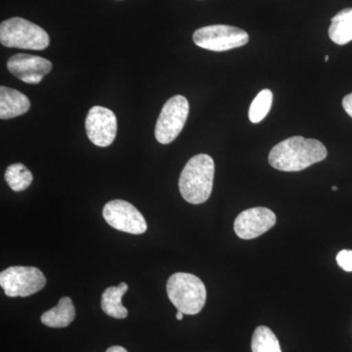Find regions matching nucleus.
Returning a JSON list of instances; mask_svg holds the SVG:
<instances>
[{"label": "nucleus", "mask_w": 352, "mask_h": 352, "mask_svg": "<svg viewBox=\"0 0 352 352\" xmlns=\"http://www.w3.org/2000/svg\"><path fill=\"white\" fill-rule=\"evenodd\" d=\"M328 152L325 145L316 139L293 136L285 139L271 149L268 161L278 170L294 173L324 161Z\"/></svg>", "instance_id": "obj_1"}, {"label": "nucleus", "mask_w": 352, "mask_h": 352, "mask_svg": "<svg viewBox=\"0 0 352 352\" xmlns=\"http://www.w3.org/2000/svg\"><path fill=\"white\" fill-rule=\"evenodd\" d=\"M214 162L207 154L196 155L189 160L180 175V194L185 201L200 205L210 199L214 186Z\"/></svg>", "instance_id": "obj_2"}, {"label": "nucleus", "mask_w": 352, "mask_h": 352, "mask_svg": "<svg viewBox=\"0 0 352 352\" xmlns=\"http://www.w3.org/2000/svg\"><path fill=\"white\" fill-rule=\"evenodd\" d=\"M166 293L177 311L183 314H200L207 300V289L203 281L190 273L171 275L166 283Z\"/></svg>", "instance_id": "obj_3"}, {"label": "nucleus", "mask_w": 352, "mask_h": 352, "mask_svg": "<svg viewBox=\"0 0 352 352\" xmlns=\"http://www.w3.org/2000/svg\"><path fill=\"white\" fill-rule=\"evenodd\" d=\"M0 43L9 48L43 50L50 45V39L43 28L23 18L15 17L0 25Z\"/></svg>", "instance_id": "obj_4"}, {"label": "nucleus", "mask_w": 352, "mask_h": 352, "mask_svg": "<svg viewBox=\"0 0 352 352\" xmlns=\"http://www.w3.org/2000/svg\"><path fill=\"white\" fill-rule=\"evenodd\" d=\"M197 46L204 50L223 52L242 47L249 43V34L239 28L226 25H212L197 30L193 34Z\"/></svg>", "instance_id": "obj_5"}, {"label": "nucleus", "mask_w": 352, "mask_h": 352, "mask_svg": "<svg viewBox=\"0 0 352 352\" xmlns=\"http://www.w3.org/2000/svg\"><path fill=\"white\" fill-rule=\"evenodd\" d=\"M45 285L43 273L32 266H11L0 273V286L9 298L34 295Z\"/></svg>", "instance_id": "obj_6"}, {"label": "nucleus", "mask_w": 352, "mask_h": 352, "mask_svg": "<svg viewBox=\"0 0 352 352\" xmlns=\"http://www.w3.org/2000/svg\"><path fill=\"white\" fill-rule=\"evenodd\" d=\"M189 115L188 100L182 95L171 97L164 104L155 129V138L161 144H170L182 131Z\"/></svg>", "instance_id": "obj_7"}, {"label": "nucleus", "mask_w": 352, "mask_h": 352, "mask_svg": "<svg viewBox=\"0 0 352 352\" xmlns=\"http://www.w3.org/2000/svg\"><path fill=\"white\" fill-rule=\"evenodd\" d=\"M103 217L109 226L122 232L140 235L147 231L145 217L126 201H109L103 208Z\"/></svg>", "instance_id": "obj_8"}, {"label": "nucleus", "mask_w": 352, "mask_h": 352, "mask_svg": "<svg viewBox=\"0 0 352 352\" xmlns=\"http://www.w3.org/2000/svg\"><path fill=\"white\" fill-rule=\"evenodd\" d=\"M117 118L112 111L101 106L90 109L85 120V131L89 140L98 147H108L117 135Z\"/></svg>", "instance_id": "obj_9"}, {"label": "nucleus", "mask_w": 352, "mask_h": 352, "mask_svg": "<svg viewBox=\"0 0 352 352\" xmlns=\"http://www.w3.org/2000/svg\"><path fill=\"white\" fill-rule=\"evenodd\" d=\"M276 215L270 208H249L236 217L234 231L240 239H254L270 230L276 224Z\"/></svg>", "instance_id": "obj_10"}, {"label": "nucleus", "mask_w": 352, "mask_h": 352, "mask_svg": "<svg viewBox=\"0 0 352 352\" xmlns=\"http://www.w3.org/2000/svg\"><path fill=\"white\" fill-rule=\"evenodd\" d=\"M7 69L22 82L28 85H38L44 76L50 73L52 64L45 58L20 53L9 58Z\"/></svg>", "instance_id": "obj_11"}, {"label": "nucleus", "mask_w": 352, "mask_h": 352, "mask_svg": "<svg viewBox=\"0 0 352 352\" xmlns=\"http://www.w3.org/2000/svg\"><path fill=\"white\" fill-rule=\"evenodd\" d=\"M29 98L18 90L0 87V119L9 120L24 115L30 110Z\"/></svg>", "instance_id": "obj_12"}, {"label": "nucleus", "mask_w": 352, "mask_h": 352, "mask_svg": "<svg viewBox=\"0 0 352 352\" xmlns=\"http://www.w3.org/2000/svg\"><path fill=\"white\" fill-rule=\"evenodd\" d=\"M76 317V308L69 296H64L56 307L51 308L41 315L43 325L50 328H65L69 326Z\"/></svg>", "instance_id": "obj_13"}, {"label": "nucleus", "mask_w": 352, "mask_h": 352, "mask_svg": "<svg viewBox=\"0 0 352 352\" xmlns=\"http://www.w3.org/2000/svg\"><path fill=\"white\" fill-rule=\"evenodd\" d=\"M129 289L126 283L122 282L118 287H109L104 291L101 298L102 310L109 316L117 319H124L129 311L122 305V298Z\"/></svg>", "instance_id": "obj_14"}, {"label": "nucleus", "mask_w": 352, "mask_h": 352, "mask_svg": "<svg viewBox=\"0 0 352 352\" xmlns=\"http://www.w3.org/2000/svg\"><path fill=\"white\" fill-rule=\"evenodd\" d=\"M329 36L338 45L352 41V8L340 11L331 19Z\"/></svg>", "instance_id": "obj_15"}, {"label": "nucleus", "mask_w": 352, "mask_h": 352, "mask_svg": "<svg viewBox=\"0 0 352 352\" xmlns=\"http://www.w3.org/2000/svg\"><path fill=\"white\" fill-rule=\"evenodd\" d=\"M252 352H282L275 333L265 326L256 329L252 339Z\"/></svg>", "instance_id": "obj_16"}, {"label": "nucleus", "mask_w": 352, "mask_h": 352, "mask_svg": "<svg viewBox=\"0 0 352 352\" xmlns=\"http://www.w3.org/2000/svg\"><path fill=\"white\" fill-rule=\"evenodd\" d=\"M7 184L15 192L24 191L32 184V175L23 164H14L6 168L4 175Z\"/></svg>", "instance_id": "obj_17"}, {"label": "nucleus", "mask_w": 352, "mask_h": 352, "mask_svg": "<svg viewBox=\"0 0 352 352\" xmlns=\"http://www.w3.org/2000/svg\"><path fill=\"white\" fill-rule=\"evenodd\" d=\"M273 94L270 89H263L252 102L249 110V119L252 124H258L265 119L272 106Z\"/></svg>", "instance_id": "obj_18"}, {"label": "nucleus", "mask_w": 352, "mask_h": 352, "mask_svg": "<svg viewBox=\"0 0 352 352\" xmlns=\"http://www.w3.org/2000/svg\"><path fill=\"white\" fill-rule=\"evenodd\" d=\"M337 263L342 270L346 272H352V251H340L337 256Z\"/></svg>", "instance_id": "obj_19"}, {"label": "nucleus", "mask_w": 352, "mask_h": 352, "mask_svg": "<svg viewBox=\"0 0 352 352\" xmlns=\"http://www.w3.org/2000/svg\"><path fill=\"white\" fill-rule=\"evenodd\" d=\"M342 107L349 117L352 118V94H349L342 99Z\"/></svg>", "instance_id": "obj_20"}, {"label": "nucleus", "mask_w": 352, "mask_h": 352, "mask_svg": "<svg viewBox=\"0 0 352 352\" xmlns=\"http://www.w3.org/2000/svg\"><path fill=\"white\" fill-rule=\"evenodd\" d=\"M106 352H127L126 349L124 347L120 346H115L109 347L107 351Z\"/></svg>", "instance_id": "obj_21"}, {"label": "nucleus", "mask_w": 352, "mask_h": 352, "mask_svg": "<svg viewBox=\"0 0 352 352\" xmlns=\"http://www.w3.org/2000/svg\"><path fill=\"white\" fill-rule=\"evenodd\" d=\"M183 317H184V314H183L182 311H177V314H176V319H177V320H182Z\"/></svg>", "instance_id": "obj_22"}, {"label": "nucleus", "mask_w": 352, "mask_h": 352, "mask_svg": "<svg viewBox=\"0 0 352 352\" xmlns=\"http://www.w3.org/2000/svg\"><path fill=\"white\" fill-rule=\"evenodd\" d=\"M333 191H338V187L337 186H333L332 187Z\"/></svg>", "instance_id": "obj_23"}, {"label": "nucleus", "mask_w": 352, "mask_h": 352, "mask_svg": "<svg viewBox=\"0 0 352 352\" xmlns=\"http://www.w3.org/2000/svg\"><path fill=\"white\" fill-rule=\"evenodd\" d=\"M329 60V56H325V61L327 62Z\"/></svg>", "instance_id": "obj_24"}]
</instances>
